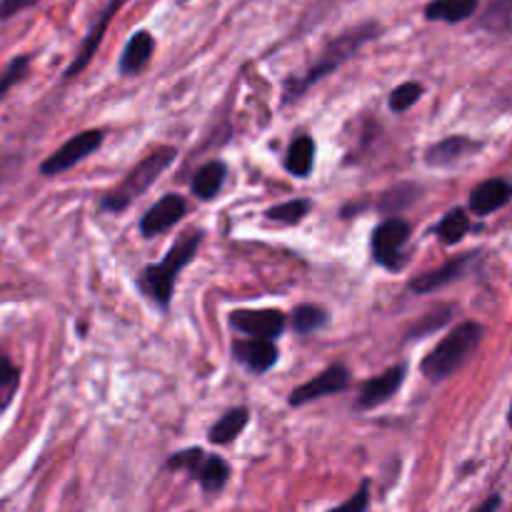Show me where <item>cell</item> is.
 Instances as JSON below:
<instances>
[{
    "label": "cell",
    "instance_id": "cell-31",
    "mask_svg": "<svg viewBox=\"0 0 512 512\" xmlns=\"http://www.w3.org/2000/svg\"><path fill=\"white\" fill-rule=\"evenodd\" d=\"M35 3H40V0H0V20L13 18V15H18L20 10L33 8Z\"/></svg>",
    "mask_w": 512,
    "mask_h": 512
},
{
    "label": "cell",
    "instance_id": "cell-22",
    "mask_svg": "<svg viewBox=\"0 0 512 512\" xmlns=\"http://www.w3.org/2000/svg\"><path fill=\"white\" fill-rule=\"evenodd\" d=\"M470 225L473 223H470L468 210L455 208L450 210V213H445V218L435 225V235H438L445 245H455L470 233Z\"/></svg>",
    "mask_w": 512,
    "mask_h": 512
},
{
    "label": "cell",
    "instance_id": "cell-5",
    "mask_svg": "<svg viewBox=\"0 0 512 512\" xmlns=\"http://www.w3.org/2000/svg\"><path fill=\"white\" fill-rule=\"evenodd\" d=\"M165 468L185 470L190 478L198 480L205 493L213 495L220 493L230 480V465L223 458H218V455H208L200 448H188L180 450V453H173L165 460Z\"/></svg>",
    "mask_w": 512,
    "mask_h": 512
},
{
    "label": "cell",
    "instance_id": "cell-2",
    "mask_svg": "<svg viewBox=\"0 0 512 512\" xmlns=\"http://www.w3.org/2000/svg\"><path fill=\"white\" fill-rule=\"evenodd\" d=\"M200 243H203V230H190L178 238V243L165 253L163 263L145 265L138 275V285L150 300H153L158 308H168L170 300H173L175 290V278L193 263V258L198 255Z\"/></svg>",
    "mask_w": 512,
    "mask_h": 512
},
{
    "label": "cell",
    "instance_id": "cell-32",
    "mask_svg": "<svg viewBox=\"0 0 512 512\" xmlns=\"http://www.w3.org/2000/svg\"><path fill=\"white\" fill-rule=\"evenodd\" d=\"M500 505H503V498H500V495L495 493V495H490V498L485 500V503L480 505L478 510H473V512H498Z\"/></svg>",
    "mask_w": 512,
    "mask_h": 512
},
{
    "label": "cell",
    "instance_id": "cell-19",
    "mask_svg": "<svg viewBox=\"0 0 512 512\" xmlns=\"http://www.w3.org/2000/svg\"><path fill=\"white\" fill-rule=\"evenodd\" d=\"M480 143H475L468 135H450V138H443L440 143L430 145L428 148V163L430 165H453L455 160H460L463 155L478 150Z\"/></svg>",
    "mask_w": 512,
    "mask_h": 512
},
{
    "label": "cell",
    "instance_id": "cell-16",
    "mask_svg": "<svg viewBox=\"0 0 512 512\" xmlns=\"http://www.w3.org/2000/svg\"><path fill=\"white\" fill-rule=\"evenodd\" d=\"M155 50V38L148 33V30H138V33L130 35V40L125 43L123 55H120L118 70L125 78H133V75L143 73L145 65L150 63Z\"/></svg>",
    "mask_w": 512,
    "mask_h": 512
},
{
    "label": "cell",
    "instance_id": "cell-14",
    "mask_svg": "<svg viewBox=\"0 0 512 512\" xmlns=\"http://www.w3.org/2000/svg\"><path fill=\"white\" fill-rule=\"evenodd\" d=\"M473 263H475L473 253L458 255V258L448 260L443 268H438V270H433V273H425V275H420V278H415L413 283H410V290H413V293H418V295H425V293H433V290L445 288V285L455 283V280H463L465 275L470 273V268H473Z\"/></svg>",
    "mask_w": 512,
    "mask_h": 512
},
{
    "label": "cell",
    "instance_id": "cell-27",
    "mask_svg": "<svg viewBox=\"0 0 512 512\" xmlns=\"http://www.w3.org/2000/svg\"><path fill=\"white\" fill-rule=\"evenodd\" d=\"M425 88L420 83H415V80H408V83H400L398 88L390 93L388 98V105L393 113H405L408 108H413L415 103H418L420 98H423Z\"/></svg>",
    "mask_w": 512,
    "mask_h": 512
},
{
    "label": "cell",
    "instance_id": "cell-18",
    "mask_svg": "<svg viewBox=\"0 0 512 512\" xmlns=\"http://www.w3.org/2000/svg\"><path fill=\"white\" fill-rule=\"evenodd\" d=\"M225 178H228V165L223 160H210L193 175L190 188H193V195L198 200H213L223 190Z\"/></svg>",
    "mask_w": 512,
    "mask_h": 512
},
{
    "label": "cell",
    "instance_id": "cell-12",
    "mask_svg": "<svg viewBox=\"0 0 512 512\" xmlns=\"http://www.w3.org/2000/svg\"><path fill=\"white\" fill-rule=\"evenodd\" d=\"M405 375H408V365H395V368L385 370L378 378L368 380V383L360 388L358 395V410H375L380 405L388 403L405 383Z\"/></svg>",
    "mask_w": 512,
    "mask_h": 512
},
{
    "label": "cell",
    "instance_id": "cell-8",
    "mask_svg": "<svg viewBox=\"0 0 512 512\" xmlns=\"http://www.w3.org/2000/svg\"><path fill=\"white\" fill-rule=\"evenodd\" d=\"M285 318L283 310L265 308V310H235L230 313V328L243 333L245 338H260V340H273L285 333Z\"/></svg>",
    "mask_w": 512,
    "mask_h": 512
},
{
    "label": "cell",
    "instance_id": "cell-29",
    "mask_svg": "<svg viewBox=\"0 0 512 512\" xmlns=\"http://www.w3.org/2000/svg\"><path fill=\"white\" fill-rule=\"evenodd\" d=\"M450 318H453V310H450V308H440V310H435V313L425 315V318L420 320L418 328L410 330V338H423V335H428V333H433V330L443 328V325L448 323Z\"/></svg>",
    "mask_w": 512,
    "mask_h": 512
},
{
    "label": "cell",
    "instance_id": "cell-7",
    "mask_svg": "<svg viewBox=\"0 0 512 512\" xmlns=\"http://www.w3.org/2000/svg\"><path fill=\"white\" fill-rule=\"evenodd\" d=\"M103 130H83V133L73 135L70 140H65L63 145H60L55 153H50L48 158L43 160V165H40V173L48 175V178H55V175L65 173V170H70L73 165H78L80 160L88 158L90 153H95V150L103 145Z\"/></svg>",
    "mask_w": 512,
    "mask_h": 512
},
{
    "label": "cell",
    "instance_id": "cell-30",
    "mask_svg": "<svg viewBox=\"0 0 512 512\" xmlns=\"http://www.w3.org/2000/svg\"><path fill=\"white\" fill-rule=\"evenodd\" d=\"M368 508H370V483L365 480L353 498L345 500L343 505H338V508L328 510V512H368Z\"/></svg>",
    "mask_w": 512,
    "mask_h": 512
},
{
    "label": "cell",
    "instance_id": "cell-25",
    "mask_svg": "<svg viewBox=\"0 0 512 512\" xmlns=\"http://www.w3.org/2000/svg\"><path fill=\"white\" fill-rule=\"evenodd\" d=\"M328 323V310H323L320 305H300L293 310V328L295 333L308 335L320 330Z\"/></svg>",
    "mask_w": 512,
    "mask_h": 512
},
{
    "label": "cell",
    "instance_id": "cell-10",
    "mask_svg": "<svg viewBox=\"0 0 512 512\" xmlns=\"http://www.w3.org/2000/svg\"><path fill=\"white\" fill-rule=\"evenodd\" d=\"M188 213V203H185L183 195L170 193L163 195L153 208L145 210V215L140 218V233L145 238H155V235H163L165 230H170L173 225H178L180 220Z\"/></svg>",
    "mask_w": 512,
    "mask_h": 512
},
{
    "label": "cell",
    "instance_id": "cell-9",
    "mask_svg": "<svg viewBox=\"0 0 512 512\" xmlns=\"http://www.w3.org/2000/svg\"><path fill=\"white\" fill-rule=\"evenodd\" d=\"M348 385V368H345V365H330V368H325L318 378L308 380V383H303L300 388H295L293 393L288 395V403L290 408H300V405H308L313 403V400L343 393V390H348Z\"/></svg>",
    "mask_w": 512,
    "mask_h": 512
},
{
    "label": "cell",
    "instance_id": "cell-20",
    "mask_svg": "<svg viewBox=\"0 0 512 512\" xmlns=\"http://www.w3.org/2000/svg\"><path fill=\"white\" fill-rule=\"evenodd\" d=\"M315 165V140L310 135H298V138L290 143L288 158H285V168L295 178H308L313 173Z\"/></svg>",
    "mask_w": 512,
    "mask_h": 512
},
{
    "label": "cell",
    "instance_id": "cell-15",
    "mask_svg": "<svg viewBox=\"0 0 512 512\" xmlns=\"http://www.w3.org/2000/svg\"><path fill=\"white\" fill-rule=\"evenodd\" d=\"M512 198V188L508 180L503 178H490L485 183H480L478 188L470 193V210L478 218H485V215L495 213V210L505 208Z\"/></svg>",
    "mask_w": 512,
    "mask_h": 512
},
{
    "label": "cell",
    "instance_id": "cell-17",
    "mask_svg": "<svg viewBox=\"0 0 512 512\" xmlns=\"http://www.w3.org/2000/svg\"><path fill=\"white\" fill-rule=\"evenodd\" d=\"M480 8V0H433L425 5V18L433 23H465Z\"/></svg>",
    "mask_w": 512,
    "mask_h": 512
},
{
    "label": "cell",
    "instance_id": "cell-1",
    "mask_svg": "<svg viewBox=\"0 0 512 512\" xmlns=\"http://www.w3.org/2000/svg\"><path fill=\"white\" fill-rule=\"evenodd\" d=\"M378 35H380V25L375 23V20H365V23L355 25V28H348L345 33H340L338 38L330 40V43L323 48V53L315 58V63L310 65L303 75L288 80V85H285V103L303 98L315 83H320L325 75H330L333 70H338L340 65L348 63V60L353 58L365 43L375 40Z\"/></svg>",
    "mask_w": 512,
    "mask_h": 512
},
{
    "label": "cell",
    "instance_id": "cell-21",
    "mask_svg": "<svg viewBox=\"0 0 512 512\" xmlns=\"http://www.w3.org/2000/svg\"><path fill=\"white\" fill-rule=\"evenodd\" d=\"M250 420V413L248 408H233L228 410V413L223 415V418L218 420V423L213 425V428L208 430V440L213 445H228L233 443L235 438H238L240 433L245 430V425H248Z\"/></svg>",
    "mask_w": 512,
    "mask_h": 512
},
{
    "label": "cell",
    "instance_id": "cell-4",
    "mask_svg": "<svg viewBox=\"0 0 512 512\" xmlns=\"http://www.w3.org/2000/svg\"><path fill=\"white\" fill-rule=\"evenodd\" d=\"M175 155H178V150L170 148V145H160V148H155L153 153L145 155V158L140 160L128 175H125L123 183H120L113 193L105 195L100 208L108 210V213H123L135 198H140V195H143L145 190H148L150 185H153L155 180H158L170 165H173Z\"/></svg>",
    "mask_w": 512,
    "mask_h": 512
},
{
    "label": "cell",
    "instance_id": "cell-3",
    "mask_svg": "<svg viewBox=\"0 0 512 512\" xmlns=\"http://www.w3.org/2000/svg\"><path fill=\"white\" fill-rule=\"evenodd\" d=\"M480 338H483V325L473 323V320L458 325L453 333L445 335L423 358L420 370H423L425 378L433 380V383L450 378L475 353V348L480 345Z\"/></svg>",
    "mask_w": 512,
    "mask_h": 512
},
{
    "label": "cell",
    "instance_id": "cell-24",
    "mask_svg": "<svg viewBox=\"0 0 512 512\" xmlns=\"http://www.w3.org/2000/svg\"><path fill=\"white\" fill-rule=\"evenodd\" d=\"M510 13H512V0H488L480 23H483V28L493 30V33H508Z\"/></svg>",
    "mask_w": 512,
    "mask_h": 512
},
{
    "label": "cell",
    "instance_id": "cell-13",
    "mask_svg": "<svg viewBox=\"0 0 512 512\" xmlns=\"http://www.w3.org/2000/svg\"><path fill=\"white\" fill-rule=\"evenodd\" d=\"M233 358L250 373H268L278 363V348L273 340L260 338H240L233 340Z\"/></svg>",
    "mask_w": 512,
    "mask_h": 512
},
{
    "label": "cell",
    "instance_id": "cell-26",
    "mask_svg": "<svg viewBox=\"0 0 512 512\" xmlns=\"http://www.w3.org/2000/svg\"><path fill=\"white\" fill-rule=\"evenodd\" d=\"M20 385V373L13 365V360L0 350V413L13 403L15 393H18Z\"/></svg>",
    "mask_w": 512,
    "mask_h": 512
},
{
    "label": "cell",
    "instance_id": "cell-6",
    "mask_svg": "<svg viewBox=\"0 0 512 512\" xmlns=\"http://www.w3.org/2000/svg\"><path fill=\"white\" fill-rule=\"evenodd\" d=\"M410 228L408 220L403 218H385L370 235V255L375 263L385 270H400L405 265L403 248L408 245Z\"/></svg>",
    "mask_w": 512,
    "mask_h": 512
},
{
    "label": "cell",
    "instance_id": "cell-11",
    "mask_svg": "<svg viewBox=\"0 0 512 512\" xmlns=\"http://www.w3.org/2000/svg\"><path fill=\"white\" fill-rule=\"evenodd\" d=\"M123 3H125V0H110V3L103 8V13H100L98 18H95L93 28L88 30L85 40H83V43H80L78 55H75L73 63H70L68 70H65V75H63L65 80L75 78V75H80L85 68H88V63H90V60H93V55L98 53L100 43H103V35H105V30H108L110 20H113L115 13H118V10L123 8Z\"/></svg>",
    "mask_w": 512,
    "mask_h": 512
},
{
    "label": "cell",
    "instance_id": "cell-23",
    "mask_svg": "<svg viewBox=\"0 0 512 512\" xmlns=\"http://www.w3.org/2000/svg\"><path fill=\"white\" fill-rule=\"evenodd\" d=\"M308 213H310V200L295 198V200H288V203H280V205H273V208H268L265 210V218L273 220V223L298 225L303 223V218Z\"/></svg>",
    "mask_w": 512,
    "mask_h": 512
},
{
    "label": "cell",
    "instance_id": "cell-28",
    "mask_svg": "<svg viewBox=\"0 0 512 512\" xmlns=\"http://www.w3.org/2000/svg\"><path fill=\"white\" fill-rule=\"evenodd\" d=\"M30 70V55H18V58H13V63L8 65V68L3 70V75H0V100L8 95V90L13 88V85H18L20 80L28 75Z\"/></svg>",
    "mask_w": 512,
    "mask_h": 512
}]
</instances>
